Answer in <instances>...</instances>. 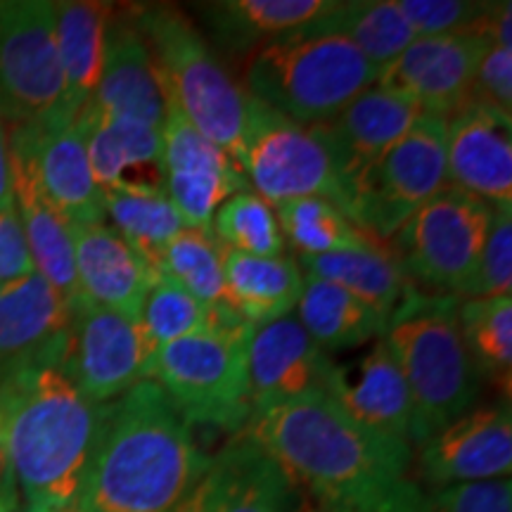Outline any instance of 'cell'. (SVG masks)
<instances>
[{
	"instance_id": "cell-1",
	"label": "cell",
	"mask_w": 512,
	"mask_h": 512,
	"mask_svg": "<svg viewBox=\"0 0 512 512\" xmlns=\"http://www.w3.org/2000/svg\"><path fill=\"white\" fill-rule=\"evenodd\" d=\"M245 430L285 467L318 512H422L413 448L363 430L328 396L254 411Z\"/></svg>"
},
{
	"instance_id": "cell-2",
	"label": "cell",
	"mask_w": 512,
	"mask_h": 512,
	"mask_svg": "<svg viewBox=\"0 0 512 512\" xmlns=\"http://www.w3.org/2000/svg\"><path fill=\"white\" fill-rule=\"evenodd\" d=\"M211 458L155 380L105 403L76 512H176Z\"/></svg>"
},
{
	"instance_id": "cell-3",
	"label": "cell",
	"mask_w": 512,
	"mask_h": 512,
	"mask_svg": "<svg viewBox=\"0 0 512 512\" xmlns=\"http://www.w3.org/2000/svg\"><path fill=\"white\" fill-rule=\"evenodd\" d=\"M105 406L88 401L60 368L31 370L0 387V418L22 512H72Z\"/></svg>"
},
{
	"instance_id": "cell-4",
	"label": "cell",
	"mask_w": 512,
	"mask_h": 512,
	"mask_svg": "<svg viewBox=\"0 0 512 512\" xmlns=\"http://www.w3.org/2000/svg\"><path fill=\"white\" fill-rule=\"evenodd\" d=\"M458 304L460 299L453 294L413 287L384 328V344L411 394L415 448L475 408L482 394V377L460 332Z\"/></svg>"
},
{
	"instance_id": "cell-5",
	"label": "cell",
	"mask_w": 512,
	"mask_h": 512,
	"mask_svg": "<svg viewBox=\"0 0 512 512\" xmlns=\"http://www.w3.org/2000/svg\"><path fill=\"white\" fill-rule=\"evenodd\" d=\"M375 69L349 38L318 24L249 55L245 93L299 124H330L377 86Z\"/></svg>"
},
{
	"instance_id": "cell-6",
	"label": "cell",
	"mask_w": 512,
	"mask_h": 512,
	"mask_svg": "<svg viewBox=\"0 0 512 512\" xmlns=\"http://www.w3.org/2000/svg\"><path fill=\"white\" fill-rule=\"evenodd\" d=\"M128 10L155 57L169 105L238 164L249 114L245 88L228 74L207 36L183 10L166 3Z\"/></svg>"
},
{
	"instance_id": "cell-7",
	"label": "cell",
	"mask_w": 512,
	"mask_h": 512,
	"mask_svg": "<svg viewBox=\"0 0 512 512\" xmlns=\"http://www.w3.org/2000/svg\"><path fill=\"white\" fill-rule=\"evenodd\" d=\"M209 313L207 330L157 351L150 380L192 427L238 434L252 418L247 347L254 328L226 302L209 306Z\"/></svg>"
},
{
	"instance_id": "cell-8",
	"label": "cell",
	"mask_w": 512,
	"mask_h": 512,
	"mask_svg": "<svg viewBox=\"0 0 512 512\" xmlns=\"http://www.w3.org/2000/svg\"><path fill=\"white\" fill-rule=\"evenodd\" d=\"M238 166L247 185L273 209L302 197L342 204V171L328 126L299 124L254 98Z\"/></svg>"
},
{
	"instance_id": "cell-9",
	"label": "cell",
	"mask_w": 512,
	"mask_h": 512,
	"mask_svg": "<svg viewBox=\"0 0 512 512\" xmlns=\"http://www.w3.org/2000/svg\"><path fill=\"white\" fill-rule=\"evenodd\" d=\"M0 119L8 131L74 124L50 0H0Z\"/></svg>"
},
{
	"instance_id": "cell-10",
	"label": "cell",
	"mask_w": 512,
	"mask_h": 512,
	"mask_svg": "<svg viewBox=\"0 0 512 512\" xmlns=\"http://www.w3.org/2000/svg\"><path fill=\"white\" fill-rule=\"evenodd\" d=\"M491 219L489 202L446 185L403 223L392 249L415 287L460 299L477 271Z\"/></svg>"
},
{
	"instance_id": "cell-11",
	"label": "cell",
	"mask_w": 512,
	"mask_h": 512,
	"mask_svg": "<svg viewBox=\"0 0 512 512\" xmlns=\"http://www.w3.org/2000/svg\"><path fill=\"white\" fill-rule=\"evenodd\" d=\"M446 185V119L425 112L354 185L344 214L354 226L387 242Z\"/></svg>"
},
{
	"instance_id": "cell-12",
	"label": "cell",
	"mask_w": 512,
	"mask_h": 512,
	"mask_svg": "<svg viewBox=\"0 0 512 512\" xmlns=\"http://www.w3.org/2000/svg\"><path fill=\"white\" fill-rule=\"evenodd\" d=\"M152 356L136 320L81 302L72 309L60 370L88 401L105 406L150 380Z\"/></svg>"
},
{
	"instance_id": "cell-13",
	"label": "cell",
	"mask_w": 512,
	"mask_h": 512,
	"mask_svg": "<svg viewBox=\"0 0 512 512\" xmlns=\"http://www.w3.org/2000/svg\"><path fill=\"white\" fill-rule=\"evenodd\" d=\"M159 178L183 226L192 230H211L216 209L230 195L247 190L235 159L202 136L174 105L166 110L162 128Z\"/></svg>"
},
{
	"instance_id": "cell-14",
	"label": "cell",
	"mask_w": 512,
	"mask_h": 512,
	"mask_svg": "<svg viewBox=\"0 0 512 512\" xmlns=\"http://www.w3.org/2000/svg\"><path fill=\"white\" fill-rule=\"evenodd\" d=\"M512 413L510 399L470 408L451 425L418 446V484L432 491L456 484L491 482L510 477Z\"/></svg>"
},
{
	"instance_id": "cell-15",
	"label": "cell",
	"mask_w": 512,
	"mask_h": 512,
	"mask_svg": "<svg viewBox=\"0 0 512 512\" xmlns=\"http://www.w3.org/2000/svg\"><path fill=\"white\" fill-rule=\"evenodd\" d=\"M252 413L275 403L328 396L339 366L299 325L294 313L254 328L247 347Z\"/></svg>"
},
{
	"instance_id": "cell-16",
	"label": "cell",
	"mask_w": 512,
	"mask_h": 512,
	"mask_svg": "<svg viewBox=\"0 0 512 512\" xmlns=\"http://www.w3.org/2000/svg\"><path fill=\"white\" fill-rule=\"evenodd\" d=\"M491 46L484 34L415 38L406 53L382 69L377 86L413 98L427 114L453 117L470 102L479 62Z\"/></svg>"
},
{
	"instance_id": "cell-17",
	"label": "cell",
	"mask_w": 512,
	"mask_h": 512,
	"mask_svg": "<svg viewBox=\"0 0 512 512\" xmlns=\"http://www.w3.org/2000/svg\"><path fill=\"white\" fill-rule=\"evenodd\" d=\"M72 306L41 275L0 292V387L41 368H60Z\"/></svg>"
},
{
	"instance_id": "cell-18",
	"label": "cell",
	"mask_w": 512,
	"mask_h": 512,
	"mask_svg": "<svg viewBox=\"0 0 512 512\" xmlns=\"http://www.w3.org/2000/svg\"><path fill=\"white\" fill-rule=\"evenodd\" d=\"M512 117L467 102L446 119V178L491 207H512Z\"/></svg>"
},
{
	"instance_id": "cell-19",
	"label": "cell",
	"mask_w": 512,
	"mask_h": 512,
	"mask_svg": "<svg viewBox=\"0 0 512 512\" xmlns=\"http://www.w3.org/2000/svg\"><path fill=\"white\" fill-rule=\"evenodd\" d=\"M8 133L10 147L29 159L43 192L64 219L72 226L105 221L102 190L93 178L86 140L76 121L67 126L15 128Z\"/></svg>"
},
{
	"instance_id": "cell-20",
	"label": "cell",
	"mask_w": 512,
	"mask_h": 512,
	"mask_svg": "<svg viewBox=\"0 0 512 512\" xmlns=\"http://www.w3.org/2000/svg\"><path fill=\"white\" fill-rule=\"evenodd\" d=\"M88 105L110 117L164 128L169 100L145 36L131 10H112L98 88Z\"/></svg>"
},
{
	"instance_id": "cell-21",
	"label": "cell",
	"mask_w": 512,
	"mask_h": 512,
	"mask_svg": "<svg viewBox=\"0 0 512 512\" xmlns=\"http://www.w3.org/2000/svg\"><path fill=\"white\" fill-rule=\"evenodd\" d=\"M204 477L216 512H311L297 482L247 430L228 439Z\"/></svg>"
},
{
	"instance_id": "cell-22",
	"label": "cell",
	"mask_w": 512,
	"mask_h": 512,
	"mask_svg": "<svg viewBox=\"0 0 512 512\" xmlns=\"http://www.w3.org/2000/svg\"><path fill=\"white\" fill-rule=\"evenodd\" d=\"M74 266L83 302L136 320L145 294L159 278L110 223L74 226Z\"/></svg>"
},
{
	"instance_id": "cell-23",
	"label": "cell",
	"mask_w": 512,
	"mask_h": 512,
	"mask_svg": "<svg viewBox=\"0 0 512 512\" xmlns=\"http://www.w3.org/2000/svg\"><path fill=\"white\" fill-rule=\"evenodd\" d=\"M425 110L408 95L389 88L373 86L363 91L351 105L332 119L328 126L335 140L342 171V204L344 211L349 192L368 174V169L384 152L392 150L399 140L415 126Z\"/></svg>"
},
{
	"instance_id": "cell-24",
	"label": "cell",
	"mask_w": 512,
	"mask_h": 512,
	"mask_svg": "<svg viewBox=\"0 0 512 512\" xmlns=\"http://www.w3.org/2000/svg\"><path fill=\"white\" fill-rule=\"evenodd\" d=\"M330 399L363 430L413 448L411 394L382 337L354 368L339 366Z\"/></svg>"
},
{
	"instance_id": "cell-25",
	"label": "cell",
	"mask_w": 512,
	"mask_h": 512,
	"mask_svg": "<svg viewBox=\"0 0 512 512\" xmlns=\"http://www.w3.org/2000/svg\"><path fill=\"white\" fill-rule=\"evenodd\" d=\"M12 192L36 275L53 285L72 309L83 302L74 266V226L48 200L29 159L12 150Z\"/></svg>"
},
{
	"instance_id": "cell-26",
	"label": "cell",
	"mask_w": 512,
	"mask_h": 512,
	"mask_svg": "<svg viewBox=\"0 0 512 512\" xmlns=\"http://www.w3.org/2000/svg\"><path fill=\"white\" fill-rule=\"evenodd\" d=\"M335 5L337 0H219L197 5V12L214 46L240 57L313 27Z\"/></svg>"
},
{
	"instance_id": "cell-27",
	"label": "cell",
	"mask_w": 512,
	"mask_h": 512,
	"mask_svg": "<svg viewBox=\"0 0 512 512\" xmlns=\"http://www.w3.org/2000/svg\"><path fill=\"white\" fill-rule=\"evenodd\" d=\"M304 287V271L292 256L223 252V302L252 328L290 316Z\"/></svg>"
},
{
	"instance_id": "cell-28",
	"label": "cell",
	"mask_w": 512,
	"mask_h": 512,
	"mask_svg": "<svg viewBox=\"0 0 512 512\" xmlns=\"http://www.w3.org/2000/svg\"><path fill=\"white\" fill-rule=\"evenodd\" d=\"M53 10L57 53L64 76V117L76 121L98 88L114 5L93 0H60L53 3Z\"/></svg>"
},
{
	"instance_id": "cell-29",
	"label": "cell",
	"mask_w": 512,
	"mask_h": 512,
	"mask_svg": "<svg viewBox=\"0 0 512 512\" xmlns=\"http://www.w3.org/2000/svg\"><path fill=\"white\" fill-rule=\"evenodd\" d=\"M297 264L304 275L342 287L387 318L415 287L403 273L394 249L377 238L368 240L361 247L318 256H299Z\"/></svg>"
},
{
	"instance_id": "cell-30",
	"label": "cell",
	"mask_w": 512,
	"mask_h": 512,
	"mask_svg": "<svg viewBox=\"0 0 512 512\" xmlns=\"http://www.w3.org/2000/svg\"><path fill=\"white\" fill-rule=\"evenodd\" d=\"M294 316L323 351L356 349L384 335L387 316L325 280L304 275V287Z\"/></svg>"
},
{
	"instance_id": "cell-31",
	"label": "cell",
	"mask_w": 512,
	"mask_h": 512,
	"mask_svg": "<svg viewBox=\"0 0 512 512\" xmlns=\"http://www.w3.org/2000/svg\"><path fill=\"white\" fill-rule=\"evenodd\" d=\"M86 140L88 162L100 190L126 183V174L138 166H157L162 159V128L138 119L110 117L86 105L76 117Z\"/></svg>"
},
{
	"instance_id": "cell-32",
	"label": "cell",
	"mask_w": 512,
	"mask_h": 512,
	"mask_svg": "<svg viewBox=\"0 0 512 512\" xmlns=\"http://www.w3.org/2000/svg\"><path fill=\"white\" fill-rule=\"evenodd\" d=\"M102 207L110 226L155 268L159 254L185 228L162 185L126 181L102 190Z\"/></svg>"
},
{
	"instance_id": "cell-33",
	"label": "cell",
	"mask_w": 512,
	"mask_h": 512,
	"mask_svg": "<svg viewBox=\"0 0 512 512\" xmlns=\"http://www.w3.org/2000/svg\"><path fill=\"white\" fill-rule=\"evenodd\" d=\"M318 27L349 38L380 74L418 38L396 0H344Z\"/></svg>"
},
{
	"instance_id": "cell-34",
	"label": "cell",
	"mask_w": 512,
	"mask_h": 512,
	"mask_svg": "<svg viewBox=\"0 0 512 512\" xmlns=\"http://www.w3.org/2000/svg\"><path fill=\"white\" fill-rule=\"evenodd\" d=\"M458 323L482 382L494 384L510 399L512 297L460 299Z\"/></svg>"
},
{
	"instance_id": "cell-35",
	"label": "cell",
	"mask_w": 512,
	"mask_h": 512,
	"mask_svg": "<svg viewBox=\"0 0 512 512\" xmlns=\"http://www.w3.org/2000/svg\"><path fill=\"white\" fill-rule=\"evenodd\" d=\"M285 245L290 242L299 256H318L366 245L373 240L366 230L354 226L335 202L323 197H302L275 207Z\"/></svg>"
},
{
	"instance_id": "cell-36",
	"label": "cell",
	"mask_w": 512,
	"mask_h": 512,
	"mask_svg": "<svg viewBox=\"0 0 512 512\" xmlns=\"http://www.w3.org/2000/svg\"><path fill=\"white\" fill-rule=\"evenodd\" d=\"M223 249L211 230L183 228L164 252L155 271L192 294L204 306L223 302Z\"/></svg>"
},
{
	"instance_id": "cell-37",
	"label": "cell",
	"mask_w": 512,
	"mask_h": 512,
	"mask_svg": "<svg viewBox=\"0 0 512 512\" xmlns=\"http://www.w3.org/2000/svg\"><path fill=\"white\" fill-rule=\"evenodd\" d=\"M211 233L223 249L233 252L252 256L285 254V238L275 209L249 188L230 195L216 209Z\"/></svg>"
},
{
	"instance_id": "cell-38",
	"label": "cell",
	"mask_w": 512,
	"mask_h": 512,
	"mask_svg": "<svg viewBox=\"0 0 512 512\" xmlns=\"http://www.w3.org/2000/svg\"><path fill=\"white\" fill-rule=\"evenodd\" d=\"M209 318V306L197 302L192 294L171 280L157 278L140 306L138 325L147 351L155 358L157 351L166 344L207 330Z\"/></svg>"
},
{
	"instance_id": "cell-39",
	"label": "cell",
	"mask_w": 512,
	"mask_h": 512,
	"mask_svg": "<svg viewBox=\"0 0 512 512\" xmlns=\"http://www.w3.org/2000/svg\"><path fill=\"white\" fill-rule=\"evenodd\" d=\"M415 36L446 34H484L494 3H470V0H396Z\"/></svg>"
},
{
	"instance_id": "cell-40",
	"label": "cell",
	"mask_w": 512,
	"mask_h": 512,
	"mask_svg": "<svg viewBox=\"0 0 512 512\" xmlns=\"http://www.w3.org/2000/svg\"><path fill=\"white\" fill-rule=\"evenodd\" d=\"M512 292V207H494L489 238L477 271L460 299L510 297Z\"/></svg>"
},
{
	"instance_id": "cell-41",
	"label": "cell",
	"mask_w": 512,
	"mask_h": 512,
	"mask_svg": "<svg viewBox=\"0 0 512 512\" xmlns=\"http://www.w3.org/2000/svg\"><path fill=\"white\" fill-rule=\"evenodd\" d=\"M422 512H512L510 477L432 491Z\"/></svg>"
},
{
	"instance_id": "cell-42",
	"label": "cell",
	"mask_w": 512,
	"mask_h": 512,
	"mask_svg": "<svg viewBox=\"0 0 512 512\" xmlns=\"http://www.w3.org/2000/svg\"><path fill=\"white\" fill-rule=\"evenodd\" d=\"M470 102L512 117V48L491 43L477 67Z\"/></svg>"
},
{
	"instance_id": "cell-43",
	"label": "cell",
	"mask_w": 512,
	"mask_h": 512,
	"mask_svg": "<svg viewBox=\"0 0 512 512\" xmlns=\"http://www.w3.org/2000/svg\"><path fill=\"white\" fill-rule=\"evenodd\" d=\"M34 273L36 268L31 261L17 209L12 207L0 211V285H15Z\"/></svg>"
},
{
	"instance_id": "cell-44",
	"label": "cell",
	"mask_w": 512,
	"mask_h": 512,
	"mask_svg": "<svg viewBox=\"0 0 512 512\" xmlns=\"http://www.w3.org/2000/svg\"><path fill=\"white\" fill-rule=\"evenodd\" d=\"M22 501H19V489L15 472H12L8 444H5L3 418H0V512H19Z\"/></svg>"
},
{
	"instance_id": "cell-45",
	"label": "cell",
	"mask_w": 512,
	"mask_h": 512,
	"mask_svg": "<svg viewBox=\"0 0 512 512\" xmlns=\"http://www.w3.org/2000/svg\"><path fill=\"white\" fill-rule=\"evenodd\" d=\"M15 207V192H12V152L8 126L0 119V211Z\"/></svg>"
},
{
	"instance_id": "cell-46",
	"label": "cell",
	"mask_w": 512,
	"mask_h": 512,
	"mask_svg": "<svg viewBox=\"0 0 512 512\" xmlns=\"http://www.w3.org/2000/svg\"><path fill=\"white\" fill-rule=\"evenodd\" d=\"M204 475H207V472H204ZM176 512H216L214 501H211V494H209L207 477H202V482L190 491V496L178 505Z\"/></svg>"
},
{
	"instance_id": "cell-47",
	"label": "cell",
	"mask_w": 512,
	"mask_h": 512,
	"mask_svg": "<svg viewBox=\"0 0 512 512\" xmlns=\"http://www.w3.org/2000/svg\"><path fill=\"white\" fill-rule=\"evenodd\" d=\"M3 290H5V287H3V285H0V292H3Z\"/></svg>"
},
{
	"instance_id": "cell-48",
	"label": "cell",
	"mask_w": 512,
	"mask_h": 512,
	"mask_svg": "<svg viewBox=\"0 0 512 512\" xmlns=\"http://www.w3.org/2000/svg\"><path fill=\"white\" fill-rule=\"evenodd\" d=\"M311 512H318V510H311Z\"/></svg>"
},
{
	"instance_id": "cell-49",
	"label": "cell",
	"mask_w": 512,
	"mask_h": 512,
	"mask_svg": "<svg viewBox=\"0 0 512 512\" xmlns=\"http://www.w3.org/2000/svg\"><path fill=\"white\" fill-rule=\"evenodd\" d=\"M72 512H76V510H72Z\"/></svg>"
},
{
	"instance_id": "cell-50",
	"label": "cell",
	"mask_w": 512,
	"mask_h": 512,
	"mask_svg": "<svg viewBox=\"0 0 512 512\" xmlns=\"http://www.w3.org/2000/svg\"><path fill=\"white\" fill-rule=\"evenodd\" d=\"M19 512H22V510H19Z\"/></svg>"
}]
</instances>
